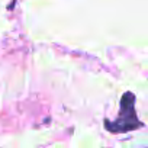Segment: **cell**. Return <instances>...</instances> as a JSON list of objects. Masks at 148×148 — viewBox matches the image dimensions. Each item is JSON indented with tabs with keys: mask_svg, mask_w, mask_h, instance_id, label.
<instances>
[{
	"mask_svg": "<svg viewBox=\"0 0 148 148\" xmlns=\"http://www.w3.org/2000/svg\"><path fill=\"white\" fill-rule=\"evenodd\" d=\"M144 123L136 118V112H135V97L132 93H125L122 96V102H121V110H119V116L110 122V121H105V128L113 134H125L138 128H142Z\"/></svg>",
	"mask_w": 148,
	"mask_h": 148,
	"instance_id": "cell-1",
	"label": "cell"
}]
</instances>
